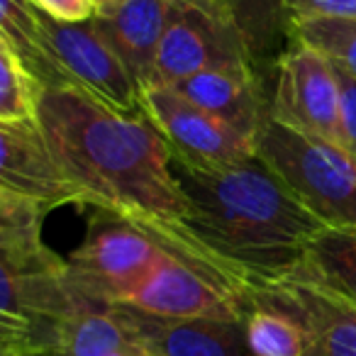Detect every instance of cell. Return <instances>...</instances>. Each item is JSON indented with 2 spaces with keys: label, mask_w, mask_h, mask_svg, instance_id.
<instances>
[{
  "label": "cell",
  "mask_w": 356,
  "mask_h": 356,
  "mask_svg": "<svg viewBox=\"0 0 356 356\" xmlns=\"http://www.w3.org/2000/svg\"><path fill=\"white\" fill-rule=\"evenodd\" d=\"M40 124L88 208L137 225L168 254L252 300V281L191 229L173 154L144 115L120 113L76 86H56L42 95Z\"/></svg>",
  "instance_id": "cell-1"
},
{
  "label": "cell",
  "mask_w": 356,
  "mask_h": 356,
  "mask_svg": "<svg viewBox=\"0 0 356 356\" xmlns=\"http://www.w3.org/2000/svg\"><path fill=\"white\" fill-rule=\"evenodd\" d=\"M191 205V229L218 257L254 283L293 271L327 225L291 186L254 154L225 168H198L173 159Z\"/></svg>",
  "instance_id": "cell-2"
},
{
  "label": "cell",
  "mask_w": 356,
  "mask_h": 356,
  "mask_svg": "<svg viewBox=\"0 0 356 356\" xmlns=\"http://www.w3.org/2000/svg\"><path fill=\"white\" fill-rule=\"evenodd\" d=\"M257 154L327 225L356 229V156L339 144L307 137L268 113Z\"/></svg>",
  "instance_id": "cell-3"
},
{
  "label": "cell",
  "mask_w": 356,
  "mask_h": 356,
  "mask_svg": "<svg viewBox=\"0 0 356 356\" xmlns=\"http://www.w3.org/2000/svg\"><path fill=\"white\" fill-rule=\"evenodd\" d=\"M203 71H257L249 32L232 0H171L159 49V83Z\"/></svg>",
  "instance_id": "cell-4"
},
{
  "label": "cell",
  "mask_w": 356,
  "mask_h": 356,
  "mask_svg": "<svg viewBox=\"0 0 356 356\" xmlns=\"http://www.w3.org/2000/svg\"><path fill=\"white\" fill-rule=\"evenodd\" d=\"M168 254L137 225L100 213L90 215L83 242L66 257L74 288L93 305H124Z\"/></svg>",
  "instance_id": "cell-5"
},
{
  "label": "cell",
  "mask_w": 356,
  "mask_h": 356,
  "mask_svg": "<svg viewBox=\"0 0 356 356\" xmlns=\"http://www.w3.org/2000/svg\"><path fill=\"white\" fill-rule=\"evenodd\" d=\"M142 115L163 137L173 159L188 166L225 168L257 154L252 139L195 105L176 86L156 83L142 90Z\"/></svg>",
  "instance_id": "cell-6"
},
{
  "label": "cell",
  "mask_w": 356,
  "mask_h": 356,
  "mask_svg": "<svg viewBox=\"0 0 356 356\" xmlns=\"http://www.w3.org/2000/svg\"><path fill=\"white\" fill-rule=\"evenodd\" d=\"M268 113L307 137L339 144V81L334 64L320 51L291 42L276 61Z\"/></svg>",
  "instance_id": "cell-7"
},
{
  "label": "cell",
  "mask_w": 356,
  "mask_h": 356,
  "mask_svg": "<svg viewBox=\"0 0 356 356\" xmlns=\"http://www.w3.org/2000/svg\"><path fill=\"white\" fill-rule=\"evenodd\" d=\"M42 30L47 49L66 83L86 90L120 113L142 115V90L137 81L105 44L93 22L71 25L42 15Z\"/></svg>",
  "instance_id": "cell-8"
},
{
  "label": "cell",
  "mask_w": 356,
  "mask_h": 356,
  "mask_svg": "<svg viewBox=\"0 0 356 356\" xmlns=\"http://www.w3.org/2000/svg\"><path fill=\"white\" fill-rule=\"evenodd\" d=\"M149 315L161 317H210V320H242L247 322L254 302L242 293L232 291L225 283L200 268L181 261L173 254H163L139 291L124 302Z\"/></svg>",
  "instance_id": "cell-9"
},
{
  "label": "cell",
  "mask_w": 356,
  "mask_h": 356,
  "mask_svg": "<svg viewBox=\"0 0 356 356\" xmlns=\"http://www.w3.org/2000/svg\"><path fill=\"white\" fill-rule=\"evenodd\" d=\"M254 307L273 305L307 332V356H356V307L298 271L254 283Z\"/></svg>",
  "instance_id": "cell-10"
},
{
  "label": "cell",
  "mask_w": 356,
  "mask_h": 356,
  "mask_svg": "<svg viewBox=\"0 0 356 356\" xmlns=\"http://www.w3.org/2000/svg\"><path fill=\"white\" fill-rule=\"evenodd\" d=\"M0 188L35 200L47 213L64 205L88 208V198L61 166L40 122L0 124Z\"/></svg>",
  "instance_id": "cell-11"
},
{
  "label": "cell",
  "mask_w": 356,
  "mask_h": 356,
  "mask_svg": "<svg viewBox=\"0 0 356 356\" xmlns=\"http://www.w3.org/2000/svg\"><path fill=\"white\" fill-rule=\"evenodd\" d=\"M113 307L154 356H254L242 320H181L149 315L129 305Z\"/></svg>",
  "instance_id": "cell-12"
},
{
  "label": "cell",
  "mask_w": 356,
  "mask_h": 356,
  "mask_svg": "<svg viewBox=\"0 0 356 356\" xmlns=\"http://www.w3.org/2000/svg\"><path fill=\"white\" fill-rule=\"evenodd\" d=\"M171 0H118L100 6L93 22L105 44L127 66L139 90L159 83V49Z\"/></svg>",
  "instance_id": "cell-13"
},
{
  "label": "cell",
  "mask_w": 356,
  "mask_h": 356,
  "mask_svg": "<svg viewBox=\"0 0 356 356\" xmlns=\"http://www.w3.org/2000/svg\"><path fill=\"white\" fill-rule=\"evenodd\" d=\"M176 88L257 144L268 118L257 71H203L176 83Z\"/></svg>",
  "instance_id": "cell-14"
},
{
  "label": "cell",
  "mask_w": 356,
  "mask_h": 356,
  "mask_svg": "<svg viewBox=\"0 0 356 356\" xmlns=\"http://www.w3.org/2000/svg\"><path fill=\"white\" fill-rule=\"evenodd\" d=\"M51 356H154L115 307H93L59 327Z\"/></svg>",
  "instance_id": "cell-15"
},
{
  "label": "cell",
  "mask_w": 356,
  "mask_h": 356,
  "mask_svg": "<svg viewBox=\"0 0 356 356\" xmlns=\"http://www.w3.org/2000/svg\"><path fill=\"white\" fill-rule=\"evenodd\" d=\"M293 271L356 307V229L327 227Z\"/></svg>",
  "instance_id": "cell-16"
},
{
  "label": "cell",
  "mask_w": 356,
  "mask_h": 356,
  "mask_svg": "<svg viewBox=\"0 0 356 356\" xmlns=\"http://www.w3.org/2000/svg\"><path fill=\"white\" fill-rule=\"evenodd\" d=\"M0 40L13 47V51L44 83V88L69 86L47 49L42 13L30 0H0Z\"/></svg>",
  "instance_id": "cell-17"
},
{
  "label": "cell",
  "mask_w": 356,
  "mask_h": 356,
  "mask_svg": "<svg viewBox=\"0 0 356 356\" xmlns=\"http://www.w3.org/2000/svg\"><path fill=\"white\" fill-rule=\"evenodd\" d=\"M44 83L0 40V124L40 122Z\"/></svg>",
  "instance_id": "cell-18"
},
{
  "label": "cell",
  "mask_w": 356,
  "mask_h": 356,
  "mask_svg": "<svg viewBox=\"0 0 356 356\" xmlns=\"http://www.w3.org/2000/svg\"><path fill=\"white\" fill-rule=\"evenodd\" d=\"M244 325L254 356H307L310 351L305 327L281 307L259 302Z\"/></svg>",
  "instance_id": "cell-19"
},
{
  "label": "cell",
  "mask_w": 356,
  "mask_h": 356,
  "mask_svg": "<svg viewBox=\"0 0 356 356\" xmlns=\"http://www.w3.org/2000/svg\"><path fill=\"white\" fill-rule=\"evenodd\" d=\"M291 40L320 51L356 76V20L349 17H288Z\"/></svg>",
  "instance_id": "cell-20"
},
{
  "label": "cell",
  "mask_w": 356,
  "mask_h": 356,
  "mask_svg": "<svg viewBox=\"0 0 356 356\" xmlns=\"http://www.w3.org/2000/svg\"><path fill=\"white\" fill-rule=\"evenodd\" d=\"M339 81V147L356 156V76L334 66Z\"/></svg>",
  "instance_id": "cell-21"
},
{
  "label": "cell",
  "mask_w": 356,
  "mask_h": 356,
  "mask_svg": "<svg viewBox=\"0 0 356 356\" xmlns=\"http://www.w3.org/2000/svg\"><path fill=\"white\" fill-rule=\"evenodd\" d=\"M288 17H349L356 20V0H278Z\"/></svg>",
  "instance_id": "cell-22"
},
{
  "label": "cell",
  "mask_w": 356,
  "mask_h": 356,
  "mask_svg": "<svg viewBox=\"0 0 356 356\" xmlns=\"http://www.w3.org/2000/svg\"><path fill=\"white\" fill-rule=\"evenodd\" d=\"M42 15L56 22H90L98 13V0H30Z\"/></svg>",
  "instance_id": "cell-23"
},
{
  "label": "cell",
  "mask_w": 356,
  "mask_h": 356,
  "mask_svg": "<svg viewBox=\"0 0 356 356\" xmlns=\"http://www.w3.org/2000/svg\"><path fill=\"white\" fill-rule=\"evenodd\" d=\"M110 3H118V0H98V6H110Z\"/></svg>",
  "instance_id": "cell-24"
}]
</instances>
